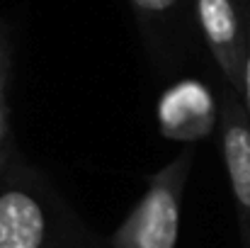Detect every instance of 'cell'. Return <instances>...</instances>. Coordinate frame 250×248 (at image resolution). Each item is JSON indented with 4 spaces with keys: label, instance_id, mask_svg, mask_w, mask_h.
<instances>
[{
    "label": "cell",
    "instance_id": "cell-1",
    "mask_svg": "<svg viewBox=\"0 0 250 248\" xmlns=\"http://www.w3.org/2000/svg\"><path fill=\"white\" fill-rule=\"evenodd\" d=\"M0 248H109L32 165L0 168Z\"/></svg>",
    "mask_w": 250,
    "mask_h": 248
},
{
    "label": "cell",
    "instance_id": "cell-2",
    "mask_svg": "<svg viewBox=\"0 0 250 248\" xmlns=\"http://www.w3.org/2000/svg\"><path fill=\"white\" fill-rule=\"evenodd\" d=\"M194 151L185 149L148 175V185L126 219L109 236V248H177L180 214Z\"/></svg>",
    "mask_w": 250,
    "mask_h": 248
},
{
    "label": "cell",
    "instance_id": "cell-3",
    "mask_svg": "<svg viewBox=\"0 0 250 248\" xmlns=\"http://www.w3.org/2000/svg\"><path fill=\"white\" fill-rule=\"evenodd\" d=\"M250 0H192L194 27L231 90L241 95Z\"/></svg>",
    "mask_w": 250,
    "mask_h": 248
},
{
    "label": "cell",
    "instance_id": "cell-4",
    "mask_svg": "<svg viewBox=\"0 0 250 248\" xmlns=\"http://www.w3.org/2000/svg\"><path fill=\"white\" fill-rule=\"evenodd\" d=\"M219 127H221V154L236 204L241 246L250 248V122L243 100L229 85L219 102Z\"/></svg>",
    "mask_w": 250,
    "mask_h": 248
},
{
    "label": "cell",
    "instance_id": "cell-5",
    "mask_svg": "<svg viewBox=\"0 0 250 248\" xmlns=\"http://www.w3.org/2000/svg\"><path fill=\"white\" fill-rule=\"evenodd\" d=\"M144 44L156 66H172L187 46L192 0H129Z\"/></svg>",
    "mask_w": 250,
    "mask_h": 248
},
{
    "label": "cell",
    "instance_id": "cell-6",
    "mask_svg": "<svg viewBox=\"0 0 250 248\" xmlns=\"http://www.w3.org/2000/svg\"><path fill=\"white\" fill-rule=\"evenodd\" d=\"M0 119L7 122V44L0 27Z\"/></svg>",
    "mask_w": 250,
    "mask_h": 248
},
{
    "label": "cell",
    "instance_id": "cell-7",
    "mask_svg": "<svg viewBox=\"0 0 250 248\" xmlns=\"http://www.w3.org/2000/svg\"><path fill=\"white\" fill-rule=\"evenodd\" d=\"M241 100L250 122V5H248V32H246V54H243V73H241Z\"/></svg>",
    "mask_w": 250,
    "mask_h": 248
}]
</instances>
